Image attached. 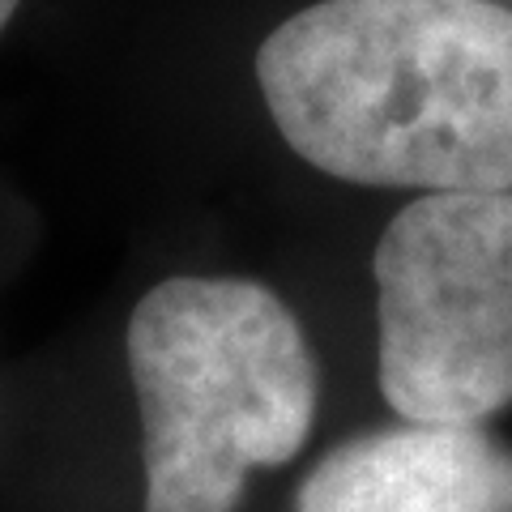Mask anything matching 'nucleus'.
I'll list each match as a JSON object with an SVG mask.
<instances>
[{"label": "nucleus", "instance_id": "obj_1", "mask_svg": "<svg viewBox=\"0 0 512 512\" xmlns=\"http://www.w3.org/2000/svg\"><path fill=\"white\" fill-rule=\"evenodd\" d=\"M256 86L286 146L333 180L512 192L500 0H316L265 35Z\"/></svg>", "mask_w": 512, "mask_h": 512}, {"label": "nucleus", "instance_id": "obj_2", "mask_svg": "<svg viewBox=\"0 0 512 512\" xmlns=\"http://www.w3.org/2000/svg\"><path fill=\"white\" fill-rule=\"evenodd\" d=\"M146 512H235L252 470L299 457L320 372L299 316L252 278L180 274L128 316Z\"/></svg>", "mask_w": 512, "mask_h": 512}, {"label": "nucleus", "instance_id": "obj_3", "mask_svg": "<svg viewBox=\"0 0 512 512\" xmlns=\"http://www.w3.org/2000/svg\"><path fill=\"white\" fill-rule=\"evenodd\" d=\"M376 380L397 419L487 423L512 406V192H427L376 256Z\"/></svg>", "mask_w": 512, "mask_h": 512}, {"label": "nucleus", "instance_id": "obj_4", "mask_svg": "<svg viewBox=\"0 0 512 512\" xmlns=\"http://www.w3.org/2000/svg\"><path fill=\"white\" fill-rule=\"evenodd\" d=\"M295 512H512V448L483 423L397 419L329 448Z\"/></svg>", "mask_w": 512, "mask_h": 512}, {"label": "nucleus", "instance_id": "obj_5", "mask_svg": "<svg viewBox=\"0 0 512 512\" xmlns=\"http://www.w3.org/2000/svg\"><path fill=\"white\" fill-rule=\"evenodd\" d=\"M18 5H22V0H0V30H5V26L13 22V13H18Z\"/></svg>", "mask_w": 512, "mask_h": 512}]
</instances>
